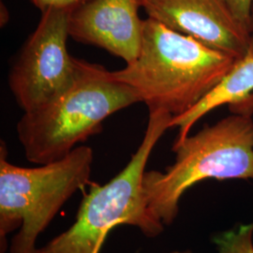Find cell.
<instances>
[{"label": "cell", "mask_w": 253, "mask_h": 253, "mask_svg": "<svg viewBox=\"0 0 253 253\" xmlns=\"http://www.w3.org/2000/svg\"><path fill=\"white\" fill-rule=\"evenodd\" d=\"M147 18L238 59L252 33L222 0H139Z\"/></svg>", "instance_id": "cell-7"}, {"label": "cell", "mask_w": 253, "mask_h": 253, "mask_svg": "<svg viewBox=\"0 0 253 253\" xmlns=\"http://www.w3.org/2000/svg\"><path fill=\"white\" fill-rule=\"evenodd\" d=\"M172 118L163 110L149 111L145 135L129 162L107 183L91 186L73 224L40 253H100L109 233L119 225L135 227L148 238L163 233L164 225L147 209L143 180L150 155L171 128Z\"/></svg>", "instance_id": "cell-4"}, {"label": "cell", "mask_w": 253, "mask_h": 253, "mask_svg": "<svg viewBox=\"0 0 253 253\" xmlns=\"http://www.w3.org/2000/svg\"><path fill=\"white\" fill-rule=\"evenodd\" d=\"M230 106L231 115L173 144L175 159L164 172H145L147 209L164 226L175 220L182 196L197 183L253 180V94Z\"/></svg>", "instance_id": "cell-2"}, {"label": "cell", "mask_w": 253, "mask_h": 253, "mask_svg": "<svg viewBox=\"0 0 253 253\" xmlns=\"http://www.w3.org/2000/svg\"><path fill=\"white\" fill-rule=\"evenodd\" d=\"M7 147H0V249L6 253L8 235L13 236L9 253H40L39 235L57 212L89 183L94 161L92 148L78 145L62 159L39 167L9 163Z\"/></svg>", "instance_id": "cell-5"}, {"label": "cell", "mask_w": 253, "mask_h": 253, "mask_svg": "<svg viewBox=\"0 0 253 253\" xmlns=\"http://www.w3.org/2000/svg\"><path fill=\"white\" fill-rule=\"evenodd\" d=\"M235 60L154 19L146 18L135 60L111 74L133 88L148 111L163 110L175 118L213 90Z\"/></svg>", "instance_id": "cell-1"}, {"label": "cell", "mask_w": 253, "mask_h": 253, "mask_svg": "<svg viewBox=\"0 0 253 253\" xmlns=\"http://www.w3.org/2000/svg\"><path fill=\"white\" fill-rule=\"evenodd\" d=\"M72 10L51 9L42 13L36 29L13 59L9 86L24 112L37 108L65 90L74 81L80 60L68 52Z\"/></svg>", "instance_id": "cell-6"}, {"label": "cell", "mask_w": 253, "mask_h": 253, "mask_svg": "<svg viewBox=\"0 0 253 253\" xmlns=\"http://www.w3.org/2000/svg\"><path fill=\"white\" fill-rule=\"evenodd\" d=\"M213 240L217 253H253V223L222 232Z\"/></svg>", "instance_id": "cell-10"}, {"label": "cell", "mask_w": 253, "mask_h": 253, "mask_svg": "<svg viewBox=\"0 0 253 253\" xmlns=\"http://www.w3.org/2000/svg\"><path fill=\"white\" fill-rule=\"evenodd\" d=\"M140 9L139 0H85L71 12L70 37L131 63L139 54L144 34Z\"/></svg>", "instance_id": "cell-8"}, {"label": "cell", "mask_w": 253, "mask_h": 253, "mask_svg": "<svg viewBox=\"0 0 253 253\" xmlns=\"http://www.w3.org/2000/svg\"><path fill=\"white\" fill-rule=\"evenodd\" d=\"M253 94V32L248 49L235 60L232 69L217 86L185 114L172 118L171 127H178L174 144L190 135V129L197 121L221 105H231L245 100Z\"/></svg>", "instance_id": "cell-9"}, {"label": "cell", "mask_w": 253, "mask_h": 253, "mask_svg": "<svg viewBox=\"0 0 253 253\" xmlns=\"http://www.w3.org/2000/svg\"><path fill=\"white\" fill-rule=\"evenodd\" d=\"M236 20L253 33V0H222Z\"/></svg>", "instance_id": "cell-11"}, {"label": "cell", "mask_w": 253, "mask_h": 253, "mask_svg": "<svg viewBox=\"0 0 253 253\" xmlns=\"http://www.w3.org/2000/svg\"><path fill=\"white\" fill-rule=\"evenodd\" d=\"M141 102L136 91L98 64L80 60L74 81L52 100L24 115L17 123L27 161L46 164L71 153L100 133L104 120Z\"/></svg>", "instance_id": "cell-3"}, {"label": "cell", "mask_w": 253, "mask_h": 253, "mask_svg": "<svg viewBox=\"0 0 253 253\" xmlns=\"http://www.w3.org/2000/svg\"></svg>", "instance_id": "cell-14"}, {"label": "cell", "mask_w": 253, "mask_h": 253, "mask_svg": "<svg viewBox=\"0 0 253 253\" xmlns=\"http://www.w3.org/2000/svg\"><path fill=\"white\" fill-rule=\"evenodd\" d=\"M84 1L85 0H31L32 4L42 13L51 9L73 10Z\"/></svg>", "instance_id": "cell-12"}, {"label": "cell", "mask_w": 253, "mask_h": 253, "mask_svg": "<svg viewBox=\"0 0 253 253\" xmlns=\"http://www.w3.org/2000/svg\"><path fill=\"white\" fill-rule=\"evenodd\" d=\"M167 253H194L191 251H173V252H170Z\"/></svg>", "instance_id": "cell-13"}]
</instances>
